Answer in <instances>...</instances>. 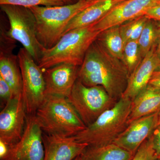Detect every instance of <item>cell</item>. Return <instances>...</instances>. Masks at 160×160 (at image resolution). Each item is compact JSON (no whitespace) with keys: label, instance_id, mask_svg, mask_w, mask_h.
I'll return each mask as SVG.
<instances>
[{"label":"cell","instance_id":"obj_1","mask_svg":"<svg viewBox=\"0 0 160 160\" xmlns=\"http://www.w3.org/2000/svg\"><path fill=\"white\" fill-rule=\"evenodd\" d=\"M129 75L122 60L113 57L96 40L80 66L78 78L86 86H102L118 101L126 90Z\"/></svg>","mask_w":160,"mask_h":160},{"label":"cell","instance_id":"obj_2","mask_svg":"<svg viewBox=\"0 0 160 160\" xmlns=\"http://www.w3.org/2000/svg\"><path fill=\"white\" fill-rule=\"evenodd\" d=\"M43 132L58 136H74L86 126L67 98L46 95L34 114Z\"/></svg>","mask_w":160,"mask_h":160},{"label":"cell","instance_id":"obj_3","mask_svg":"<svg viewBox=\"0 0 160 160\" xmlns=\"http://www.w3.org/2000/svg\"><path fill=\"white\" fill-rule=\"evenodd\" d=\"M100 32L93 28L92 24L70 30L53 47L44 48L38 65L43 71L62 63L81 66L88 49Z\"/></svg>","mask_w":160,"mask_h":160},{"label":"cell","instance_id":"obj_4","mask_svg":"<svg viewBox=\"0 0 160 160\" xmlns=\"http://www.w3.org/2000/svg\"><path fill=\"white\" fill-rule=\"evenodd\" d=\"M91 0L55 6H37L30 8L35 17L37 36L45 49L54 46L62 36L69 22L80 12L92 6Z\"/></svg>","mask_w":160,"mask_h":160},{"label":"cell","instance_id":"obj_5","mask_svg":"<svg viewBox=\"0 0 160 160\" xmlns=\"http://www.w3.org/2000/svg\"><path fill=\"white\" fill-rule=\"evenodd\" d=\"M132 100L121 98L113 107L75 135L78 142L89 146L111 144L129 125Z\"/></svg>","mask_w":160,"mask_h":160},{"label":"cell","instance_id":"obj_6","mask_svg":"<svg viewBox=\"0 0 160 160\" xmlns=\"http://www.w3.org/2000/svg\"><path fill=\"white\" fill-rule=\"evenodd\" d=\"M1 7L10 24L6 34L21 43L38 64L45 48L38 39L36 19L33 12L30 8L23 6L3 5Z\"/></svg>","mask_w":160,"mask_h":160},{"label":"cell","instance_id":"obj_7","mask_svg":"<svg viewBox=\"0 0 160 160\" xmlns=\"http://www.w3.org/2000/svg\"><path fill=\"white\" fill-rule=\"evenodd\" d=\"M67 99L86 126L113 107L118 101L110 97L102 86H86L78 78Z\"/></svg>","mask_w":160,"mask_h":160},{"label":"cell","instance_id":"obj_8","mask_svg":"<svg viewBox=\"0 0 160 160\" xmlns=\"http://www.w3.org/2000/svg\"><path fill=\"white\" fill-rule=\"evenodd\" d=\"M17 55L22 74L23 103L27 114L34 115L46 97L44 71L25 48H21Z\"/></svg>","mask_w":160,"mask_h":160},{"label":"cell","instance_id":"obj_9","mask_svg":"<svg viewBox=\"0 0 160 160\" xmlns=\"http://www.w3.org/2000/svg\"><path fill=\"white\" fill-rule=\"evenodd\" d=\"M43 131L34 115H28L22 135L9 146L5 158L0 160H43L44 158Z\"/></svg>","mask_w":160,"mask_h":160},{"label":"cell","instance_id":"obj_10","mask_svg":"<svg viewBox=\"0 0 160 160\" xmlns=\"http://www.w3.org/2000/svg\"><path fill=\"white\" fill-rule=\"evenodd\" d=\"M27 114L22 94L9 100L0 112V141L9 146L22 137Z\"/></svg>","mask_w":160,"mask_h":160},{"label":"cell","instance_id":"obj_11","mask_svg":"<svg viewBox=\"0 0 160 160\" xmlns=\"http://www.w3.org/2000/svg\"><path fill=\"white\" fill-rule=\"evenodd\" d=\"M159 0H126L114 6L101 19L92 24L97 31L102 32L127 21L144 15Z\"/></svg>","mask_w":160,"mask_h":160},{"label":"cell","instance_id":"obj_12","mask_svg":"<svg viewBox=\"0 0 160 160\" xmlns=\"http://www.w3.org/2000/svg\"><path fill=\"white\" fill-rule=\"evenodd\" d=\"M158 111L132 121L112 143L134 155L158 126Z\"/></svg>","mask_w":160,"mask_h":160},{"label":"cell","instance_id":"obj_13","mask_svg":"<svg viewBox=\"0 0 160 160\" xmlns=\"http://www.w3.org/2000/svg\"><path fill=\"white\" fill-rule=\"evenodd\" d=\"M80 66L62 63L44 70L46 95L67 98L78 78Z\"/></svg>","mask_w":160,"mask_h":160},{"label":"cell","instance_id":"obj_14","mask_svg":"<svg viewBox=\"0 0 160 160\" xmlns=\"http://www.w3.org/2000/svg\"><path fill=\"white\" fill-rule=\"evenodd\" d=\"M16 41L9 38L6 32L1 31L0 77L9 84L15 96L22 92V78L18 55L12 51Z\"/></svg>","mask_w":160,"mask_h":160},{"label":"cell","instance_id":"obj_15","mask_svg":"<svg viewBox=\"0 0 160 160\" xmlns=\"http://www.w3.org/2000/svg\"><path fill=\"white\" fill-rule=\"evenodd\" d=\"M155 46L129 75L126 90L122 98L133 100L149 85L153 72L160 66V56Z\"/></svg>","mask_w":160,"mask_h":160},{"label":"cell","instance_id":"obj_16","mask_svg":"<svg viewBox=\"0 0 160 160\" xmlns=\"http://www.w3.org/2000/svg\"><path fill=\"white\" fill-rule=\"evenodd\" d=\"M44 153L43 160H74L81 155L86 147L74 137L58 136L43 134Z\"/></svg>","mask_w":160,"mask_h":160},{"label":"cell","instance_id":"obj_17","mask_svg":"<svg viewBox=\"0 0 160 160\" xmlns=\"http://www.w3.org/2000/svg\"><path fill=\"white\" fill-rule=\"evenodd\" d=\"M160 109V89L148 85L132 100L129 124L140 118L153 114Z\"/></svg>","mask_w":160,"mask_h":160},{"label":"cell","instance_id":"obj_18","mask_svg":"<svg viewBox=\"0 0 160 160\" xmlns=\"http://www.w3.org/2000/svg\"><path fill=\"white\" fill-rule=\"evenodd\" d=\"M122 2L106 1L95 4L80 12L69 22L63 35L72 29L89 26L97 22L112 8Z\"/></svg>","mask_w":160,"mask_h":160},{"label":"cell","instance_id":"obj_19","mask_svg":"<svg viewBox=\"0 0 160 160\" xmlns=\"http://www.w3.org/2000/svg\"><path fill=\"white\" fill-rule=\"evenodd\" d=\"M134 155L114 143L87 146L80 155L81 160H129Z\"/></svg>","mask_w":160,"mask_h":160},{"label":"cell","instance_id":"obj_20","mask_svg":"<svg viewBox=\"0 0 160 160\" xmlns=\"http://www.w3.org/2000/svg\"><path fill=\"white\" fill-rule=\"evenodd\" d=\"M96 41L113 57L122 60L124 44L120 33L119 26L111 27L100 32Z\"/></svg>","mask_w":160,"mask_h":160},{"label":"cell","instance_id":"obj_21","mask_svg":"<svg viewBox=\"0 0 160 160\" xmlns=\"http://www.w3.org/2000/svg\"><path fill=\"white\" fill-rule=\"evenodd\" d=\"M160 29L158 23L149 19L138 40L143 58L155 46H158Z\"/></svg>","mask_w":160,"mask_h":160},{"label":"cell","instance_id":"obj_22","mask_svg":"<svg viewBox=\"0 0 160 160\" xmlns=\"http://www.w3.org/2000/svg\"><path fill=\"white\" fill-rule=\"evenodd\" d=\"M149 18L145 15L126 22L119 26L124 46L130 41H138Z\"/></svg>","mask_w":160,"mask_h":160},{"label":"cell","instance_id":"obj_23","mask_svg":"<svg viewBox=\"0 0 160 160\" xmlns=\"http://www.w3.org/2000/svg\"><path fill=\"white\" fill-rule=\"evenodd\" d=\"M138 41H130L124 46L122 62L129 74L132 73L143 59Z\"/></svg>","mask_w":160,"mask_h":160},{"label":"cell","instance_id":"obj_24","mask_svg":"<svg viewBox=\"0 0 160 160\" xmlns=\"http://www.w3.org/2000/svg\"><path fill=\"white\" fill-rule=\"evenodd\" d=\"M65 4L63 0H0V5H15L27 8L37 6H60Z\"/></svg>","mask_w":160,"mask_h":160},{"label":"cell","instance_id":"obj_25","mask_svg":"<svg viewBox=\"0 0 160 160\" xmlns=\"http://www.w3.org/2000/svg\"><path fill=\"white\" fill-rule=\"evenodd\" d=\"M158 159L150 136L140 146L131 160H157Z\"/></svg>","mask_w":160,"mask_h":160},{"label":"cell","instance_id":"obj_26","mask_svg":"<svg viewBox=\"0 0 160 160\" xmlns=\"http://www.w3.org/2000/svg\"><path fill=\"white\" fill-rule=\"evenodd\" d=\"M15 96L10 86L0 77V97L6 104Z\"/></svg>","mask_w":160,"mask_h":160},{"label":"cell","instance_id":"obj_27","mask_svg":"<svg viewBox=\"0 0 160 160\" xmlns=\"http://www.w3.org/2000/svg\"><path fill=\"white\" fill-rule=\"evenodd\" d=\"M145 15L150 19L160 22V0L148 9Z\"/></svg>","mask_w":160,"mask_h":160},{"label":"cell","instance_id":"obj_28","mask_svg":"<svg viewBox=\"0 0 160 160\" xmlns=\"http://www.w3.org/2000/svg\"><path fill=\"white\" fill-rule=\"evenodd\" d=\"M152 146L158 158H160V126H158L151 135Z\"/></svg>","mask_w":160,"mask_h":160},{"label":"cell","instance_id":"obj_29","mask_svg":"<svg viewBox=\"0 0 160 160\" xmlns=\"http://www.w3.org/2000/svg\"><path fill=\"white\" fill-rule=\"evenodd\" d=\"M149 84L160 89V66L153 72Z\"/></svg>","mask_w":160,"mask_h":160},{"label":"cell","instance_id":"obj_30","mask_svg":"<svg viewBox=\"0 0 160 160\" xmlns=\"http://www.w3.org/2000/svg\"><path fill=\"white\" fill-rule=\"evenodd\" d=\"M9 145L2 141H0V160L6 156L9 151Z\"/></svg>","mask_w":160,"mask_h":160},{"label":"cell","instance_id":"obj_31","mask_svg":"<svg viewBox=\"0 0 160 160\" xmlns=\"http://www.w3.org/2000/svg\"><path fill=\"white\" fill-rule=\"evenodd\" d=\"M93 5L97 3L102 2H106V1H118V2H123L126 0H91Z\"/></svg>","mask_w":160,"mask_h":160},{"label":"cell","instance_id":"obj_32","mask_svg":"<svg viewBox=\"0 0 160 160\" xmlns=\"http://www.w3.org/2000/svg\"><path fill=\"white\" fill-rule=\"evenodd\" d=\"M158 25L160 29V22H158ZM157 51L158 54L160 56V36L159 40L158 43V44L157 48Z\"/></svg>","mask_w":160,"mask_h":160},{"label":"cell","instance_id":"obj_33","mask_svg":"<svg viewBox=\"0 0 160 160\" xmlns=\"http://www.w3.org/2000/svg\"><path fill=\"white\" fill-rule=\"evenodd\" d=\"M79 0H63L66 4H72V3L77 2Z\"/></svg>","mask_w":160,"mask_h":160},{"label":"cell","instance_id":"obj_34","mask_svg":"<svg viewBox=\"0 0 160 160\" xmlns=\"http://www.w3.org/2000/svg\"><path fill=\"white\" fill-rule=\"evenodd\" d=\"M158 126H160V109L158 113Z\"/></svg>","mask_w":160,"mask_h":160},{"label":"cell","instance_id":"obj_35","mask_svg":"<svg viewBox=\"0 0 160 160\" xmlns=\"http://www.w3.org/2000/svg\"><path fill=\"white\" fill-rule=\"evenodd\" d=\"M74 160H81V158H80V156H79L78 157L76 158Z\"/></svg>","mask_w":160,"mask_h":160},{"label":"cell","instance_id":"obj_36","mask_svg":"<svg viewBox=\"0 0 160 160\" xmlns=\"http://www.w3.org/2000/svg\"><path fill=\"white\" fill-rule=\"evenodd\" d=\"M157 160H160V159H158Z\"/></svg>","mask_w":160,"mask_h":160},{"label":"cell","instance_id":"obj_37","mask_svg":"<svg viewBox=\"0 0 160 160\" xmlns=\"http://www.w3.org/2000/svg\"><path fill=\"white\" fill-rule=\"evenodd\" d=\"M132 159H130V160H132Z\"/></svg>","mask_w":160,"mask_h":160}]
</instances>
